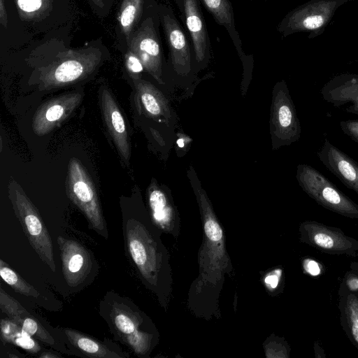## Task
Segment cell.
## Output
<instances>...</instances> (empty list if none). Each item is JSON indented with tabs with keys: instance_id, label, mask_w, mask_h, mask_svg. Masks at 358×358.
I'll use <instances>...</instances> for the list:
<instances>
[{
	"instance_id": "1",
	"label": "cell",
	"mask_w": 358,
	"mask_h": 358,
	"mask_svg": "<svg viewBox=\"0 0 358 358\" xmlns=\"http://www.w3.org/2000/svg\"><path fill=\"white\" fill-rule=\"evenodd\" d=\"M125 247L140 279L166 307L171 292V268L169 252L160 238L162 230L151 220L124 219Z\"/></svg>"
},
{
	"instance_id": "2",
	"label": "cell",
	"mask_w": 358,
	"mask_h": 358,
	"mask_svg": "<svg viewBox=\"0 0 358 358\" xmlns=\"http://www.w3.org/2000/svg\"><path fill=\"white\" fill-rule=\"evenodd\" d=\"M120 297L105 301L101 315L110 327L115 336L129 347L138 357H149L157 342V331L145 327V315L137 308Z\"/></svg>"
},
{
	"instance_id": "3",
	"label": "cell",
	"mask_w": 358,
	"mask_h": 358,
	"mask_svg": "<svg viewBox=\"0 0 358 358\" xmlns=\"http://www.w3.org/2000/svg\"><path fill=\"white\" fill-rule=\"evenodd\" d=\"M102 59L95 48L59 52L51 62L36 70V83L40 90H50L83 80L95 71Z\"/></svg>"
},
{
	"instance_id": "4",
	"label": "cell",
	"mask_w": 358,
	"mask_h": 358,
	"mask_svg": "<svg viewBox=\"0 0 358 358\" xmlns=\"http://www.w3.org/2000/svg\"><path fill=\"white\" fill-rule=\"evenodd\" d=\"M8 193L15 214L32 248L55 272L52 238L37 208L20 184L12 178L8 181Z\"/></svg>"
},
{
	"instance_id": "5",
	"label": "cell",
	"mask_w": 358,
	"mask_h": 358,
	"mask_svg": "<svg viewBox=\"0 0 358 358\" xmlns=\"http://www.w3.org/2000/svg\"><path fill=\"white\" fill-rule=\"evenodd\" d=\"M66 191L69 199L86 217L89 228L108 238V233L95 186L85 168L75 157L68 164Z\"/></svg>"
},
{
	"instance_id": "6",
	"label": "cell",
	"mask_w": 358,
	"mask_h": 358,
	"mask_svg": "<svg viewBox=\"0 0 358 358\" xmlns=\"http://www.w3.org/2000/svg\"><path fill=\"white\" fill-rule=\"evenodd\" d=\"M354 0H309L288 12L277 27L282 37L304 32L314 39L324 31L337 10Z\"/></svg>"
},
{
	"instance_id": "7",
	"label": "cell",
	"mask_w": 358,
	"mask_h": 358,
	"mask_svg": "<svg viewBox=\"0 0 358 358\" xmlns=\"http://www.w3.org/2000/svg\"><path fill=\"white\" fill-rule=\"evenodd\" d=\"M296 179L302 189L319 205L346 217L358 219V205L310 165L299 164Z\"/></svg>"
},
{
	"instance_id": "8",
	"label": "cell",
	"mask_w": 358,
	"mask_h": 358,
	"mask_svg": "<svg viewBox=\"0 0 358 358\" xmlns=\"http://www.w3.org/2000/svg\"><path fill=\"white\" fill-rule=\"evenodd\" d=\"M159 5L154 15L147 16L129 41V50L141 62L145 71L159 82L162 76V48L157 20Z\"/></svg>"
},
{
	"instance_id": "9",
	"label": "cell",
	"mask_w": 358,
	"mask_h": 358,
	"mask_svg": "<svg viewBox=\"0 0 358 358\" xmlns=\"http://www.w3.org/2000/svg\"><path fill=\"white\" fill-rule=\"evenodd\" d=\"M300 239L317 250L329 255L357 256L358 241L338 228L316 221H305L299 227Z\"/></svg>"
},
{
	"instance_id": "10",
	"label": "cell",
	"mask_w": 358,
	"mask_h": 358,
	"mask_svg": "<svg viewBox=\"0 0 358 358\" xmlns=\"http://www.w3.org/2000/svg\"><path fill=\"white\" fill-rule=\"evenodd\" d=\"M159 13L169 48L171 64L177 73H187L192 65L194 66L192 44L169 5H159Z\"/></svg>"
},
{
	"instance_id": "11",
	"label": "cell",
	"mask_w": 358,
	"mask_h": 358,
	"mask_svg": "<svg viewBox=\"0 0 358 358\" xmlns=\"http://www.w3.org/2000/svg\"><path fill=\"white\" fill-rule=\"evenodd\" d=\"M83 99L79 92H70L57 96L41 104L34 115L32 129L35 134H48L68 118Z\"/></svg>"
},
{
	"instance_id": "12",
	"label": "cell",
	"mask_w": 358,
	"mask_h": 358,
	"mask_svg": "<svg viewBox=\"0 0 358 358\" xmlns=\"http://www.w3.org/2000/svg\"><path fill=\"white\" fill-rule=\"evenodd\" d=\"M60 250L62 273L69 287H78L90 277L93 260L88 250L78 241L57 238Z\"/></svg>"
},
{
	"instance_id": "13",
	"label": "cell",
	"mask_w": 358,
	"mask_h": 358,
	"mask_svg": "<svg viewBox=\"0 0 358 358\" xmlns=\"http://www.w3.org/2000/svg\"><path fill=\"white\" fill-rule=\"evenodd\" d=\"M200 0H183V20L189 34L195 69L205 67L210 59L211 45Z\"/></svg>"
},
{
	"instance_id": "14",
	"label": "cell",
	"mask_w": 358,
	"mask_h": 358,
	"mask_svg": "<svg viewBox=\"0 0 358 358\" xmlns=\"http://www.w3.org/2000/svg\"><path fill=\"white\" fill-rule=\"evenodd\" d=\"M102 117L108 132L121 158L128 161L131 145L124 117L113 95L107 87L99 91Z\"/></svg>"
},
{
	"instance_id": "15",
	"label": "cell",
	"mask_w": 358,
	"mask_h": 358,
	"mask_svg": "<svg viewBox=\"0 0 358 358\" xmlns=\"http://www.w3.org/2000/svg\"><path fill=\"white\" fill-rule=\"evenodd\" d=\"M322 99L334 107L358 116V74L340 73L322 87Z\"/></svg>"
},
{
	"instance_id": "16",
	"label": "cell",
	"mask_w": 358,
	"mask_h": 358,
	"mask_svg": "<svg viewBox=\"0 0 358 358\" xmlns=\"http://www.w3.org/2000/svg\"><path fill=\"white\" fill-rule=\"evenodd\" d=\"M324 166L347 187L358 194V164L327 138L317 152Z\"/></svg>"
},
{
	"instance_id": "17",
	"label": "cell",
	"mask_w": 358,
	"mask_h": 358,
	"mask_svg": "<svg viewBox=\"0 0 358 358\" xmlns=\"http://www.w3.org/2000/svg\"><path fill=\"white\" fill-rule=\"evenodd\" d=\"M0 308L8 317L18 324L36 340L48 345L55 350H62L52 336L14 298L0 288Z\"/></svg>"
},
{
	"instance_id": "18",
	"label": "cell",
	"mask_w": 358,
	"mask_h": 358,
	"mask_svg": "<svg viewBox=\"0 0 358 358\" xmlns=\"http://www.w3.org/2000/svg\"><path fill=\"white\" fill-rule=\"evenodd\" d=\"M275 105V120L278 134L283 143L296 141L301 136V125L295 107L285 85L278 91Z\"/></svg>"
},
{
	"instance_id": "19",
	"label": "cell",
	"mask_w": 358,
	"mask_h": 358,
	"mask_svg": "<svg viewBox=\"0 0 358 358\" xmlns=\"http://www.w3.org/2000/svg\"><path fill=\"white\" fill-rule=\"evenodd\" d=\"M148 203L150 217L162 231L177 236L179 223L173 208L165 194L157 187L152 186L148 190Z\"/></svg>"
},
{
	"instance_id": "20",
	"label": "cell",
	"mask_w": 358,
	"mask_h": 358,
	"mask_svg": "<svg viewBox=\"0 0 358 358\" xmlns=\"http://www.w3.org/2000/svg\"><path fill=\"white\" fill-rule=\"evenodd\" d=\"M215 22L222 26L229 35L239 57L243 60L245 55L242 49L239 34L236 29L232 4L229 0H200Z\"/></svg>"
},
{
	"instance_id": "21",
	"label": "cell",
	"mask_w": 358,
	"mask_h": 358,
	"mask_svg": "<svg viewBox=\"0 0 358 358\" xmlns=\"http://www.w3.org/2000/svg\"><path fill=\"white\" fill-rule=\"evenodd\" d=\"M63 331L69 342L79 352L90 357L124 358L127 356L110 348L104 343L75 329L64 328Z\"/></svg>"
},
{
	"instance_id": "22",
	"label": "cell",
	"mask_w": 358,
	"mask_h": 358,
	"mask_svg": "<svg viewBox=\"0 0 358 358\" xmlns=\"http://www.w3.org/2000/svg\"><path fill=\"white\" fill-rule=\"evenodd\" d=\"M339 296L341 326L358 350V293L345 292Z\"/></svg>"
},
{
	"instance_id": "23",
	"label": "cell",
	"mask_w": 358,
	"mask_h": 358,
	"mask_svg": "<svg viewBox=\"0 0 358 358\" xmlns=\"http://www.w3.org/2000/svg\"><path fill=\"white\" fill-rule=\"evenodd\" d=\"M131 78L136 90L138 110L151 117L161 116L164 112V105L160 95L154 86L139 77Z\"/></svg>"
},
{
	"instance_id": "24",
	"label": "cell",
	"mask_w": 358,
	"mask_h": 358,
	"mask_svg": "<svg viewBox=\"0 0 358 358\" xmlns=\"http://www.w3.org/2000/svg\"><path fill=\"white\" fill-rule=\"evenodd\" d=\"M0 326L3 343H12L30 353L36 354L40 351V345L36 339L9 318L1 320Z\"/></svg>"
},
{
	"instance_id": "25",
	"label": "cell",
	"mask_w": 358,
	"mask_h": 358,
	"mask_svg": "<svg viewBox=\"0 0 358 358\" xmlns=\"http://www.w3.org/2000/svg\"><path fill=\"white\" fill-rule=\"evenodd\" d=\"M144 0H123L119 14V22L122 33L130 38L134 26L143 13Z\"/></svg>"
},
{
	"instance_id": "26",
	"label": "cell",
	"mask_w": 358,
	"mask_h": 358,
	"mask_svg": "<svg viewBox=\"0 0 358 358\" xmlns=\"http://www.w3.org/2000/svg\"><path fill=\"white\" fill-rule=\"evenodd\" d=\"M0 275L2 280L15 292L26 296L34 298L40 296L39 292L10 268L3 259L0 260Z\"/></svg>"
},
{
	"instance_id": "27",
	"label": "cell",
	"mask_w": 358,
	"mask_h": 358,
	"mask_svg": "<svg viewBox=\"0 0 358 358\" xmlns=\"http://www.w3.org/2000/svg\"><path fill=\"white\" fill-rule=\"evenodd\" d=\"M345 292L358 293V271L347 272L340 285L338 294Z\"/></svg>"
},
{
	"instance_id": "28",
	"label": "cell",
	"mask_w": 358,
	"mask_h": 358,
	"mask_svg": "<svg viewBox=\"0 0 358 358\" xmlns=\"http://www.w3.org/2000/svg\"><path fill=\"white\" fill-rule=\"evenodd\" d=\"M125 63L131 77H138L144 69L140 59L130 50L125 55Z\"/></svg>"
},
{
	"instance_id": "29",
	"label": "cell",
	"mask_w": 358,
	"mask_h": 358,
	"mask_svg": "<svg viewBox=\"0 0 358 358\" xmlns=\"http://www.w3.org/2000/svg\"><path fill=\"white\" fill-rule=\"evenodd\" d=\"M339 124L343 133L358 143V119L342 120Z\"/></svg>"
},
{
	"instance_id": "30",
	"label": "cell",
	"mask_w": 358,
	"mask_h": 358,
	"mask_svg": "<svg viewBox=\"0 0 358 358\" xmlns=\"http://www.w3.org/2000/svg\"><path fill=\"white\" fill-rule=\"evenodd\" d=\"M302 266L305 272L313 276L320 275L322 271L321 265L317 261L310 258L304 259Z\"/></svg>"
},
{
	"instance_id": "31",
	"label": "cell",
	"mask_w": 358,
	"mask_h": 358,
	"mask_svg": "<svg viewBox=\"0 0 358 358\" xmlns=\"http://www.w3.org/2000/svg\"><path fill=\"white\" fill-rule=\"evenodd\" d=\"M42 0H17L19 8L26 13L38 10L42 6Z\"/></svg>"
},
{
	"instance_id": "32",
	"label": "cell",
	"mask_w": 358,
	"mask_h": 358,
	"mask_svg": "<svg viewBox=\"0 0 358 358\" xmlns=\"http://www.w3.org/2000/svg\"><path fill=\"white\" fill-rule=\"evenodd\" d=\"M282 269L277 268L269 273L265 278L264 281L270 289H275L280 280L282 276Z\"/></svg>"
},
{
	"instance_id": "33",
	"label": "cell",
	"mask_w": 358,
	"mask_h": 358,
	"mask_svg": "<svg viewBox=\"0 0 358 358\" xmlns=\"http://www.w3.org/2000/svg\"><path fill=\"white\" fill-rule=\"evenodd\" d=\"M39 357H43V358H51V357H61L60 355H58L57 354H54L52 352H42V354H41L39 355Z\"/></svg>"
},
{
	"instance_id": "34",
	"label": "cell",
	"mask_w": 358,
	"mask_h": 358,
	"mask_svg": "<svg viewBox=\"0 0 358 358\" xmlns=\"http://www.w3.org/2000/svg\"><path fill=\"white\" fill-rule=\"evenodd\" d=\"M176 6L180 11V13L183 15L184 8H183V0H175Z\"/></svg>"
},
{
	"instance_id": "35",
	"label": "cell",
	"mask_w": 358,
	"mask_h": 358,
	"mask_svg": "<svg viewBox=\"0 0 358 358\" xmlns=\"http://www.w3.org/2000/svg\"><path fill=\"white\" fill-rule=\"evenodd\" d=\"M92 2L99 7H103L104 6V0H92Z\"/></svg>"
},
{
	"instance_id": "36",
	"label": "cell",
	"mask_w": 358,
	"mask_h": 358,
	"mask_svg": "<svg viewBox=\"0 0 358 358\" xmlns=\"http://www.w3.org/2000/svg\"><path fill=\"white\" fill-rule=\"evenodd\" d=\"M351 269L357 270L358 271V259L357 261L355 262H352L350 265Z\"/></svg>"
},
{
	"instance_id": "37",
	"label": "cell",
	"mask_w": 358,
	"mask_h": 358,
	"mask_svg": "<svg viewBox=\"0 0 358 358\" xmlns=\"http://www.w3.org/2000/svg\"><path fill=\"white\" fill-rule=\"evenodd\" d=\"M177 143L179 147L182 148L184 146V141L182 139H178L177 141Z\"/></svg>"
}]
</instances>
